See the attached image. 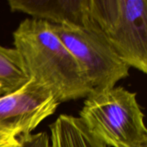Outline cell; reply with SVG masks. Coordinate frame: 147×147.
Segmentation results:
<instances>
[{"label":"cell","instance_id":"obj_1","mask_svg":"<svg viewBox=\"0 0 147 147\" xmlns=\"http://www.w3.org/2000/svg\"><path fill=\"white\" fill-rule=\"evenodd\" d=\"M13 40L28 78L48 89L59 103L86 98L92 91L79 64L52 24L26 18L13 32Z\"/></svg>","mask_w":147,"mask_h":147},{"label":"cell","instance_id":"obj_2","mask_svg":"<svg viewBox=\"0 0 147 147\" xmlns=\"http://www.w3.org/2000/svg\"><path fill=\"white\" fill-rule=\"evenodd\" d=\"M84 99L79 118L87 129L107 146L147 145L145 115L136 93L115 86L93 90Z\"/></svg>","mask_w":147,"mask_h":147},{"label":"cell","instance_id":"obj_3","mask_svg":"<svg viewBox=\"0 0 147 147\" xmlns=\"http://www.w3.org/2000/svg\"><path fill=\"white\" fill-rule=\"evenodd\" d=\"M89 13L121 59L147 73V0H89Z\"/></svg>","mask_w":147,"mask_h":147},{"label":"cell","instance_id":"obj_4","mask_svg":"<svg viewBox=\"0 0 147 147\" xmlns=\"http://www.w3.org/2000/svg\"><path fill=\"white\" fill-rule=\"evenodd\" d=\"M53 29L82 68L92 91L115 87L130 67L111 47L90 16L83 25H53Z\"/></svg>","mask_w":147,"mask_h":147},{"label":"cell","instance_id":"obj_5","mask_svg":"<svg viewBox=\"0 0 147 147\" xmlns=\"http://www.w3.org/2000/svg\"><path fill=\"white\" fill-rule=\"evenodd\" d=\"M59 104L48 89L29 78L17 90L0 96V131L16 138L31 134Z\"/></svg>","mask_w":147,"mask_h":147},{"label":"cell","instance_id":"obj_6","mask_svg":"<svg viewBox=\"0 0 147 147\" xmlns=\"http://www.w3.org/2000/svg\"><path fill=\"white\" fill-rule=\"evenodd\" d=\"M11 11L53 25H83L90 17L89 0H9Z\"/></svg>","mask_w":147,"mask_h":147},{"label":"cell","instance_id":"obj_7","mask_svg":"<svg viewBox=\"0 0 147 147\" xmlns=\"http://www.w3.org/2000/svg\"><path fill=\"white\" fill-rule=\"evenodd\" d=\"M51 147H109L95 137L79 117L60 115L50 126Z\"/></svg>","mask_w":147,"mask_h":147},{"label":"cell","instance_id":"obj_8","mask_svg":"<svg viewBox=\"0 0 147 147\" xmlns=\"http://www.w3.org/2000/svg\"><path fill=\"white\" fill-rule=\"evenodd\" d=\"M28 79L18 52L0 45V96L17 90Z\"/></svg>","mask_w":147,"mask_h":147},{"label":"cell","instance_id":"obj_9","mask_svg":"<svg viewBox=\"0 0 147 147\" xmlns=\"http://www.w3.org/2000/svg\"><path fill=\"white\" fill-rule=\"evenodd\" d=\"M19 147H51L50 137L46 132L31 134L18 138Z\"/></svg>","mask_w":147,"mask_h":147},{"label":"cell","instance_id":"obj_10","mask_svg":"<svg viewBox=\"0 0 147 147\" xmlns=\"http://www.w3.org/2000/svg\"><path fill=\"white\" fill-rule=\"evenodd\" d=\"M18 138L0 131V147H19Z\"/></svg>","mask_w":147,"mask_h":147},{"label":"cell","instance_id":"obj_11","mask_svg":"<svg viewBox=\"0 0 147 147\" xmlns=\"http://www.w3.org/2000/svg\"><path fill=\"white\" fill-rule=\"evenodd\" d=\"M140 147H147V145H144V146H141Z\"/></svg>","mask_w":147,"mask_h":147}]
</instances>
